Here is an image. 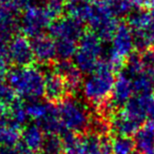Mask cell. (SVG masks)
I'll use <instances>...</instances> for the list:
<instances>
[{"instance_id": "cell-3", "label": "cell", "mask_w": 154, "mask_h": 154, "mask_svg": "<svg viewBox=\"0 0 154 154\" xmlns=\"http://www.w3.org/2000/svg\"><path fill=\"white\" fill-rule=\"evenodd\" d=\"M103 53V40L92 31L80 38L73 61L82 74H92L100 62Z\"/></svg>"}, {"instance_id": "cell-20", "label": "cell", "mask_w": 154, "mask_h": 154, "mask_svg": "<svg viewBox=\"0 0 154 154\" xmlns=\"http://www.w3.org/2000/svg\"><path fill=\"white\" fill-rule=\"evenodd\" d=\"M132 79L135 95H152L154 92V76L146 72H140Z\"/></svg>"}, {"instance_id": "cell-17", "label": "cell", "mask_w": 154, "mask_h": 154, "mask_svg": "<svg viewBox=\"0 0 154 154\" xmlns=\"http://www.w3.org/2000/svg\"><path fill=\"white\" fill-rule=\"evenodd\" d=\"M93 0H66L64 11L66 15L80 22H87L92 9Z\"/></svg>"}, {"instance_id": "cell-31", "label": "cell", "mask_w": 154, "mask_h": 154, "mask_svg": "<svg viewBox=\"0 0 154 154\" xmlns=\"http://www.w3.org/2000/svg\"><path fill=\"white\" fill-rule=\"evenodd\" d=\"M147 5H149L151 10H154V0H147Z\"/></svg>"}, {"instance_id": "cell-34", "label": "cell", "mask_w": 154, "mask_h": 154, "mask_svg": "<svg viewBox=\"0 0 154 154\" xmlns=\"http://www.w3.org/2000/svg\"><path fill=\"white\" fill-rule=\"evenodd\" d=\"M0 2H1V0H0Z\"/></svg>"}, {"instance_id": "cell-25", "label": "cell", "mask_w": 154, "mask_h": 154, "mask_svg": "<svg viewBox=\"0 0 154 154\" xmlns=\"http://www.w3.org/2000/svg\"><path fill=\"white\" fill-rule=\"evenodd\" d=\"M85 154H101L103 136L94 132L84 135Z\"/></svg>"}, {"instance_id": "cell-13", "label": "cell", "mask_w": 154, "mask_h": 154, "mask_svg": "<svg viewBox=\"0 0 154 154\" xmlns=\"http://www.w3.org/2000/svg\"><path fill=\"white\" fill-rule=\"evenodd\" d=\"M133 140L138 154H154V122H146L135 133Z\"/></svg>"}, {"instance_id": "cell-12", "label": "cell", "mask_w": 154, "mask_h": 154, "mask_svg": "<svg viewBox=\"0 0 154 154\" xmlns=\"http://www.w3.org/2000/svg\"><path fill=\"white\" fill-rule=\"evenodd\" d=\"M54 71L66 82L70 93L76 92L82 86V73L71 60H58L54 66Z\"/></svg>"}, {"instance_id": "cell-26", "label": "cell", "mask_w": 154, "mask_h": 154, "mask_svg": "<svg viewBox=\"0 0 154 154\" xmlns=\"http://www.w3.org/2000/svg\"><path fill=\"white\" fill-rule=\"evenodd\" d=\"M103 1L116 17L129 16L134 11L128 0H103Z\"/></svg>"}, {"instance_id": "cell-8", "label": "cell", "mask_w": 154, "mask_h": 154, "mask_svg": "<svg viewBox=\"0 0 154 154\" xmlns=\"http://www.w3.org/2000/svg\"><path fill=\"white\" fill-rule=\"evenodd\" d=\"M8 53L10 62L15 66H32L35 60L32 43L28 37L22 34L14 35L8 43Z\"/></svg>"}, {"instance_id": "cell-6", "label": "cell", "mask_w": 154, "mask_h": 154, "mask_svg": "<svg viewBox=\"0 0 154 154\" xmlns=\"http://www.w3.org/2000/svg\"><path fill=\"white\" fill-rule=\"evenodd\" d=\"M91 31L103 41H111L118 26L117 17L112 13L103 0H94L89 19L87 21Z\"/></svg>"}, {"instance_id": "cell-5", "label": "cell", "mask_w": 154, "mask_h": 154, "mask_svg": "<svg viewBox=\"0 0 154 154\" xmlns=\"http://www.w3.org/2000/svg\"><path fill=\"white\" fill-rule=\"evenodd\" d=\"M54 20L45 5H31L21 13L19 29L22 35L34 39L43 35L45 31H49Z\"/></svg>"}, {"instance_id": "cell-21", "label": "cell", "mask_w": 154, "mask_h": 154, "mask_svg": "<svg viewBox=\"0 0 154 154\" xmlns=\"http://www.w3.org/2000/svg\"><path fill=\"white\" fill-rule=\"evenodd\" d=\"M112 154H135L136 148L133 138L129 136L116 135L111 139Z\"/></svg>"}, {"instance_id": "cell-4", "label": "cell", "mask_w": 154, "mask_h": 154, "mask_svg": "<svg viewBox=\"0 0 154 154\" xmlns=\"http://www.w3.org/2000/svg\"><path fill=\"white\" fill-rule=\"evenodd\" d=\"M57 108L60 120L66 131L80 134L91 126L92 119L88 108L78 99L66 97L60 101Z\"/></svg>"}, {"instance_id": "cell-32", "label": "cell", "mask_w": 154, "mask_h": 154, "mask_svg": "<svg viewBox=\"0 0 154 154\" xmlns=\"http://www.w3.org/2000/svg\"><path fill=\"white\" fill-rule=\"evenodd\" d=\"M7 111H8V109H3V108L0 107V116H2L3 114L7 113Z\"/></svg>"}, {"instance_id": "cell-29", "label": "cell", "mask_w": 154, "mask_h": 154, "mask_svg": "<svg viewBox=\"0 0 154 154\" xmlns=\"http://www.w3.org/2000/svg\"><path fill=\"white\" fill-rule=\"evenodd\" d=\"M128 1L134 10L140 9L143 5H147V0H128Z\"/></svg>"}, {"instance_id": "cell-27", "label": "cell", "mask_w": 154, "mask_h": 154, "mask_svg": "<svg viewBox=\"0 0 154 154\" xmlns=\"http://www.w3.org/2000/svg\"><path fill=\"white\" fill-rule=\"evenodd\" d=\"M17 94L9 84L5 82H0V107L9 109L17 99Z\"/></svg>"}, {"instance_id": "cell-15", "label": "cell", "mask_w": 154, "mask_h": 154, "mask_svg": "<svg viewBox=\"0 0 154 154\" xmlns=\"http://www.w3.org/2000/svg\"><path fill=\"white\" fill-rule=\"evenodd\" d=\"M141 126L143 125L140 122L129 117L122 111H119L116 114H114L111 119L112 131L116 135H120V136L131 137V135H135V133L140 129Z\"/></svg>"}, {"instance_id": "cell-14", "label": "cell", "mask_w": 154, "mask_h": 154, "mask_svg": "<svg viewBox=\"0 0 154 154\" xmlns=\"http://www.w3.org/2000/svg\"><path fill=\"white\" fill-rule=\"evenodd\" d=\"M19 14L0 3V40H10L19 28Z\"/></svg>"}, {"instance_id": "cell-9", "label": "cell", "mask_w": 154, "mask_h": 154, "mask_svg": "<svg viewBox=\"0 0 154 154\" xmlns=\"http://www.w3.org/2000/svg\"><path fill=\"white\" fill-rule=\"evenodd\" d=\"M133 94L134 91L131 77H129L125 72H120L115 80L111 97L106 106L110 112L112 111V109L122 108L132 98Z\"/></svg>"}, {"instance_id": "cell-22", "label": "cell", "mask_w": 154, "mask_h": 154, "mask_svg": "<svg viewBox=\"0 0 154 154\" xmlns=\"http://www.w3.org/2000/svg\"><path fill=\"white\" fill-rule=\"evenodd\" d=\"M8 116L11 122L16 124L21 127V125L26 124L28 119V112H26V106L22 103L20 99H16V101L8 109Z\"/></svg>"}, {"instance_id": "cell-2", "label": "cell", "mask_w": 154, "mask_h": 154, "mask_svg": "<svg viewBox=\"0 0 154 154\" xmlns=\"http://www.w3.org/2000/svg\"><path fill=\"white\" fill-rule=\"evenodd\" d=\"M114 73L105 60H100L96 70L84 82L82 93L92 106L101 109L109 101L116 80Z\"/></svg>"}, {"instance_id": "cell-10", "label": "cell", "mask_w": 154, "mask_h": 154, "mask_svg": "<svg viewBox=\"0 0 154 154\" xmlns=\"http://www.w3.org/2000/svg\"><path fill=\"white\" fill-rule=\"evenodd\" d=\"M70 91L64 79L53 71L45 75V97L49 103H60L68 97Z\"/></svg>"}, {"instance_id": "cell-7", "label": "cell", "mask_w": 154, "mask_h": 154, "mask_svg": "<svg viewBox=\"0 0 154 154\" xmlns=\"http://www.w3.org/2000/svg\"><path fill=\"white\" fill-rule=\"evenodd\" d=\"M48 32L54 40H68L74 42H79L80 38L86 33L82 22L68 15L54 20Z\"/></svg>"}, {"instance_id": "cell-24", "label": "cell", "mask_w": 154, "mask_h": 154, "mask_svg": "<svg viewBox=\"0 0 154 154\" xmlns=\"http://www.w3.org/2000/svg\"><path fill=\"white\" fill-rule=\"evenodd\" d=\"M39 154H63L62 139L58 135H47Z\"/></svg>"}, {"instance_id": "cell-1", "label": "cell", "mask_w": 154, "mask_h": 154, "mask_svg": "<svg viewBox=\"0 0 154 154\" xmlns=\"http://www.w3.org/2000/svg\"><path fill=\"white\" fill-rule=\"evenodd\" d=\"M7 80L16 94L23 100L33 103L45 96V74L34 66L12 69Z\"/></svg>"}, {"instance_id": "cell-16", "label": "cell", "mask_w": 154, "mask_h": 154, "mask_svg": "<svg viewBox=\"0 0 154 154\" xmlns=\"http://www.w3.org/2000/svg\"><path fill=\"white\" fill-rule=\"evenodd\" d=\"M45 139V132L35 122L26 126L21 132V143L34 153L40 151Z\"/></svg>"}, {"instance_id": "cell-11", "label": "cell", "mask_w": 154, "mask_h": 154, "mask_svg": "<svg viewBox=\"0 0 154 154\" xmlns=\"http://www.w3.org/2000/svg\"><path fill=\"white\" fill-rule=\"evenodd\" d=\"M33 54L37 62L40 64H50L57 58L55 40L50 35H41L32 39Z\"/></svg>"}, {"instance_id": "cell-30", "label": "cell", "mask_w": 154, "mask_h": 154, "mask_svg": "<svg viewBox=\"0 0 154 154\" xmlns=\"http://www.w3.org/2000/svg\"><path fill=\"white\" fill-rule=\"evenodd\" d=\"M0 154H19L17 151V148H9V147H1L0 148Z\"/></svg>"}, {"instance_id": "cell-19", "label": "cell", "mask_w": 154, "mask_h": 154, "mask_svg": "<svg viewBox=\"0 0 154 154\" xmlns=\"http://www.w3.org/2000/svg\"><path fill=\"white\" fill-rule=\"evenodd\" d=\"M63 154H85L84 135L74 132H66L61 136Z\"/></svg>"}, {"instance_id": "cell-33", "label": "cell", "mask_w": 154, "mask_h": 154, "mask_svg": "<svg viewBox=\"0 0 154 154\" xmlns=\"http://www.w3.org/2000/svg\"><path fill=\"white\" fill-rule=\"evenodd\" d=\"M53 1H57V2L63 3V5H66V0H53Z\"/></svg>"}, {"instance_id": "cell-23", "label": "cell", "mask_w": 154, "mask_h": 154, "mask_svg": "<svg viewBox=\"0 0 154 154\" xmlns=\"http://www.w3.org/2000/svg\"><path fill=\"white\" fill-rule=\"evenodd\" d=\"M57 58L59 60H70L77 51L78 42L68 40H55Z\"/></svg>"}, {"instance_id": "cell-28", "label": "cell", "mask_w": 154, "mask_h": 154, "mask_svg": "<svg viewBox=\"0 0 154 154\" xmlns=\"http://www.w3.org/2000/svg\"><path fill=\"white\" fill-rule=\"evenodd\" d=\"M140 60L143 72L154 76V48H149L143 51L140 54Z\"/></svg>"}, {"instance_id": "cell-18", "label": "cell", "mask_w": 154, "mask_h": 154, "mask_svg": "<svg viewBox=\"0 0 154 154\" xmlns=\"http://www.w3.org/2000/svg\"><path fill=\"white\" fill-rule=\"evenodd\" d=\"M21 127L11 122L0 125V146L14 148L21 141Z\"/></svg>"}]
</instances>
